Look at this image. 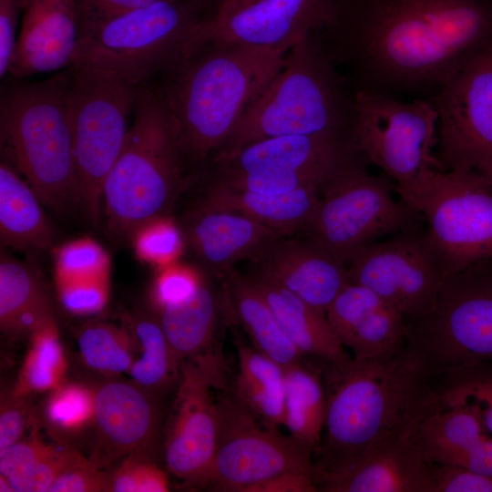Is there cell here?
I'll return each mask as SVG.
<instances>
[{
	"label": "cell",
	"mask_w": 492,
	"mask_h": 492,
	"mask_svg": "<svg viewBox=\"0 0 492 492\" xmlns=\"http://www.w3.org/2000/svg\"><path fill=\"white\" fill-rule=\"evenodd\" d=\"M218 442L205 487L246 492L251 486L285 472L313 477V452L278 427L263 424L227 387L218 393Z\"/></svg>",
	"instance_id": "cell-13"
},
{
	"label": "cell",
	"mask_w": 492,
	"mask_h": 492,
	"mask_svg": "<svg viewBox=\"0 0 492 492\" xmlns=\"http://www.w3.org/2000/svg\"><path fill=\"white\" fill-rule=\"evenodd\" d=\"M158 311L161 326L180 363L213 350L220 324L233 321L221 276L206 272L190 298Z\"/></svg>",
	"instance_id": "cell-25"
},
{
	"label": "cell",
	"mask_w": 492,
	"mask_h": 492,
	"mask_svg": "<svg viewBox=\"0 0 492 492\" xmlns=\"http://www.w3.org/2000/svg\"><path fill=\"white\" fill-rule=\"evenodd\" d=\"M70 71L67 107L77 201L97 224L103 185L124 145L139 86L77 67Z\"/></svg>",
	"instance_id": "cell-10"
},
{
	"label": "cell",
	"mask_w": 492,
	"mask_h": 492,
	"mask_svg": "<svg viewBox=\"0 0 492 492\" xmlns=\"http://www.w3.org/2000/svg\"><path fill=\"white\" fill-rule=\"evenodd\" d=\"M202 0H161L79 31L72 67L141 86L198 40Z\"/></svg>",
	"instance_id": "cell-7"
},
{
	"label": "cell",
	"mask_w": 492,
	"mask_h": 492,
	"mask_svg": "<svg viewBox=\"0 0 492 492\" xmlns=\"http://www.w3.org/2000/svg\"><path fill=\"white\" fill-rule=\"evenodd\" d=\"M79 31L161 0H75Z\"/></svg>",
	"instance_id": "cell-47"
},
{
	"label": "cell",
	"mask_w": 492,
	"mask_h": 492,
	"mask_svg": "<svg viewBox=\"0 0 492 492\" xmlns=\"http://www.w3.org/2000/svg\"><path fill=\"white\" fill-rule=\"evenodd\" d=\"M320 196L321 188L275 195L237 190L210 180L199 201L242 213L285 236H292L304 231Z\"/></svg>",
	"instance_id": "cell-28"
},
{
	"label": "cell",
	"mask_w": 492,
	"mask_h": 492,
	"mask_svg": "<svg viewBox=\"0 0 492 492\" xmlns=\"http://www.w3.org/2000/svg\"><path fill=\"white\" fill-rule=\"evenodd\" d=\"M476 170H477L486 179L492 189V161L481 165Z\"/></svg>",
	"instance_id": "cell-51"
},
{
	"label": "cell",
	"mask_w": 492,
	"mask_h": 492,
	"mask_svg": "<svg viewBox=\"0 0 492 492\" xmlns=\"http://www.w3.org/2000/svg\"><path fill=\"white\" fill-rule=\"evenodd\" d=\"M287 53L203 43L160 74L157 87L177 124L189 162L212 159L280 71Z\"/></svg>",
	"instance_id": "cell-3"
},
{
	"label": "cell",
	"mask_w": 492,
	"mask_h": 492,
	"mask_svg": "<svg viewBox=\"0 0 492 492\" xmlns=\"http://www.w3.org/2000/svg\"><path fill=\"white\" fill-rule=\"evenodd\" d=\"M110 492H167L169 479L158 466L137 455L127 456L108 474Z\"/></svg>",
	"instance_id": "cell-43"
},
{
	"label": "cell",
	"mask_w": 492,
	"mask_h": 492,
	"mask_svg": "<svg viewBox=\"0 0 492 492\" xmlns=\"http://www.w3.org/2000/svg\"><path fill=\"white\" fill-rule=\"evenodd\" d=\"M251 263L244 275L262 295L286 336L304 356L323 362L349 357L324 313Z\"/></svg>",
	"instance_id": "cell-26"
},
{
	"label": "cell",
	"mask_w": 492,
	"mask_h": 492,
	"mask_svg": "<svg viewBox=\"0 0 492 492\" xmlns=\"http://www.w3.org/2000/svg\"><path fill=\"white\" fill-rule=\"evenodd\" d=\"M130 239L137 258L157 269L179 261L187 248L182 229L171 215L148 220Z\"/></svg>",
	"instance_id": "cell-39"
},
{
	"label": "cell",
	"mask_w": 492,
	"mask_h": 492,
	"mask_svg": "<svg viewBox=\"0 0 492 492\" xmlns=\"http://www.w3.org/2000/svg\"><path fill=\"white\" fill-rule=\"evenodd\" d=\"M318 487L309 474L285 472L251 486L246 492H316Z\"/></svg>",
	"instance_id": "cell-50"
},
{
	"label": "cell",
	"mask_w": 492,
	"mask_h": 492,
	"mask_svg": "<svg viewBox=\"0 0 492 492\" xmlns=\"http://www.w3.org/2000/svg\"><path fill=\"white\" fill-rule=\"evenodd\" d=\"M429 492H492V476L433 463Z\"/></svg>",
	"instance_id": "cell-46"
},
{
	"label": "cell",
	"mask_w": 492,
	"mask_h": 492,
	"mask_svg": "<svg viewBox=\"0 0 492 492\" xmlns=\"http://www.w3.org/2000/svg\"><path fill=\"white\" fill-rule=\"evenodd\" d=\"M132 343L131 333L126 329L102 322L85 325L77 336L85 364L106 374L128 373L134 360Z\"/></svg>",
	"instance_id": "cell-37"
},
{
	"label": "cell",
	"mask_w": 492,
	"mask_h": 492,
	"mask_svg": "<svg viewBox=\"0 0 492 492\" xmlns=\"http://www.w3.org/2000/svg\"><path fill=\"white\" fill-rule=\"evenodd\" d=\"M354 150L346 137L289 135L252 142L213 164L221 172L310 174L326 180Z\"/></svg>",
	"instance_id": "cell-23"
},
{
	"label": "cell",
	"mask_w": 492,
	"mask_h": 492,
	"mask_svg": "<svg viewBox=\"0 0 492 492\" xmlns=\"http://www.w3.org/2000/svg\"><path fill=\"white\" fill-rule=\"evenodd\" d=\"M77 455L33 436L0 453V475L15 492H48L59 473Z\"/></svg>",
	"instance_id": "cell-33"
},
{
	"label": "cell",
	"mask_w": 492,
	"mask_h": 492,
	"mask_svg": "<svg viewBox=\"0 0 492 492\" xmlns=\"http://www.w3.org/2000/svg\"><path fill=\"white\" fill-rule=\"evenodd\" d=\"M130 333L140 355L134 359L128 374L144 390L165 388L179 377L181 363L175 355L159 317L138 313L129 319Z\"/></svg>",
	"instance_id": "cell-34"
},
{
	"label": "cell",
	"mask_w": 492,
	"mask_h": 492,
	"mask_svg": "<svg viewBox=\"0 0 492 492\" xmlns=\"http://www.w3.org/2000/svg\"><path fill=\"white\" fill-rule=\"evenodd\" d=\"M325 315L343 347L357 359L389 354L407 342L405 316L372 290L354 282L337 295Z\"/></svg>",
	"instance_id": "cell-22"
},
{
	"label": "cell",
	"mask_w": 492,
	"mask_h": 492,
	"mask_svg": "<svg viewBox=\"0 0 492 492\" xmlns=\"http://www.w3.org/2000/svg\"><path fill=\"white\" fill-rule=\"evenodd\" d=\"M54 270L56 282L109 278L110 258L98 242L80 238L56 250Z\"/></svg>",
	"instance_id": "cell-40"
},
{
	"label": "cell",
	"mask_w": 492,
	"mask_h": 492,
	"mask_svg": "<svg viewBox=\"0 0 492 492\" xmlns=\"http://www.w3.org/2000/svg\"><path fill=\"white\" fill-rule=\"evenodd\" d=\"M233 394L265 425H283L285 368L251 344L237 349Z\"/></svg>",
	"instance_id": "cell-31"
},
{
	"label": "cell",
	"mask_w": 492,
	"mask_h": 492,
	"mask_svg": "<svg viewBox=\"0 0 492 492\" xmlns=\"http://www.w3.org/2000/svg\"><path fill=\"white\" fill-rule=\"evenodd\" d=\"M407 325L437 371L492 361V259L446 276L432 309Z\"/></svg>",
	"instance_id": "cell-12"
},
{
	"label": "cell",
	"mask_w": 492,
	"mask_h": 492,
	"mask_svg": "<svg viewBox=\"0 0 492 492\" xmlns=\"http://www.w3.org/2000/svg\"><path fill=\"white\" fill-rule=\"evenodd\" d=\"M187 163L177 124L158 87L139 86L133 121L103 185L109 233L131 238L148 220L171 215Z\"/></svg>",
	"instance_id": "cell-5"
},
{
	"label": "cell",
	"mask_w": 492,
	"mask_h": 492,
	"mask_svg": "<svg viewBox=\"0 0 492 492\" xmlns=\"http://www.w3.org/2000/svg\"><path fill=\"white\" fill-rule=\"evenodd\" d=\"M42 201L19 172L6 161L0 165V238L16 250H44L52 245L54 230Z\"/></svg>",
	"instance_id": "cell-29"
},
{
	"label": "cell",
	"mask_w": 492,
	"mask_h": 492,
	"mask_svg": "<svg viewBox=\"0 0 492 492\" xmlns=\"http://www.w3.org/2000/svg\"><path fill=\"white\" fill-rule=\"evenodd\" d=\"M416 436L430 462L492 476V435L467 411L438 408L421 423Z\"/></svg>",
	"instance_id": "cell-27"
},
{
	"label": "cell",
	"mask_w": 492,
	"mask_h": 492,
	"mask_svg": "<svg viewBox=\"0 0 492 492\" xmlns=\"http://www.w3.org/2000/svg\"><path fill=\"white\" fill-rule=\"evenodd\" d=\"M426 99L438 115L436 154L446 170L492 161V47Z\"/></svg>",
	"instance_id": "cell-15"
},
{
	"label": "cell",
	"mask_w": 492,
	"mask_h": 492,
	"mask_svg": "<svg viewBox=\"0 0 492 492\" xmlns=\"http://www.w3.org/2000/svg\"><path fill=\"white\" fill-rule=\"evenodd\" d=\"M78 39L75 0H24L9 75L22 78L71 67Z\"/></svg>",
	"instance_id": "cell-21"
},
{
	"label": "cell",
	"mask_w": 492,
	"mask_h": 492,
	"mask_svg": "<svg viewBox=\"0 0 492 492\" xmlns=\"http://www.w3.org/2000/svg\"><path fill=\"white\" fill-rule=\"evenodd\" d=\"M179 223L200 268L214 276L241 261L260 260L276 241L286 237L242 213L200 201Z\"/></svg>",
	"instance_id": "cell-18"
},
{
	"label": "cell",
	"mask_w": 492,
	"mask_h": 492,
	"mask_svg": "<svg viewBox=\"0 0 492 492\" xmlns=\"http://www.w3.org/2000/svg\"><path fill=\"white\" fill-rule=\"evenodd\" d=\"M0 491L1 492H15L12 486L10 485V483L8 482V480L0 475Z\"/></svg>",
	"instance_id": "cell-52"
},
{
	"label": "cell",
	"mask_w": 492,
	"mask_h": 492,
	"mask_svg": "<svg viewBox=\"0 0 492 492\" xmlns=\"http://www.w3.org/2000/svg\"><path fill=\"white\" fill-rule=\"evenodd\" d=\"M435 391L440 408L467 411L492 435V361L438 371Z\"/></svg>",
	"instance_id": "cell-35"
},
{
	"label": "cell",
	"mask_w": 492,
	"mask_h": 492,
	"mask_svg": "<svg viewBox=\"0 0 492 492\" xmlns=\"http://www.w3.org/2000/svg\"><path fill=\"white\" fill-rule=\"evenodd\" d=\"M96 444L90 461L99 468L137 454L153 441L157 408L133 382L110 381L95 391Z\"/></svg>",
	"instance_id": "cell-20"
},
{
	"label": "cell",
	"mask_w": 492,
	"mask_h": 492,
	"mask_svg": "<svg viewBox=\"0 0 492 492\" xmlns=\"http://www.w3.org/2000/svg\"><path fill=\"white\" fill-rule=\"evenodd\" d=\"M108 474L78 454L56 477L48 492L108 490Z\"/></svg>",
	"instance_id": "cell-45"
},
{
	"label": "cell",
	"mask_w": 492,
	"mask_h": 492,
	"mask_svg": "<svg viewBox=\"0 0 492 492\" xmlns=\"http://www.w3.org/2000/svg\"><path fill=\"white\" fill-rule=\"evenodd\" d=\"M206 5H210V6L216 3L219 0H202Z\"/></svg>",
	"instance_id": "cell-53"
},
{
	"label": "cell",
	"mask_w": 492,
	"mask_h": 492,
	"mask_svg": "<svg viewBox=\"0 0 492 492\" xmlns=\"http://www.w3.org/2000/svg\"><path fill=\"white\" fill-rule=\"evenodd\" d=\"M285 368L283 425L313 453L320 446L326 412L322 369L302 359Z\"/></svg>",
	"instance_id": "cell-32"
},
{
	"label": "cell",
	"mask_w": 492,
	"mask_h": 492,
	"mask_svg": "<svg viewBox=\"0 0 492 492\" xmlns=\"http://www.w3.org/2000/svg\"><path fill=\"white\" fill-rule=\"evenodd\" d=\"M351 282L364 286L393 304L407 323L433 307L446 277L415 228L377 241L347 264Z\"/></svg>",
	"instance_id": "cell-16"
},
{
	"label": "cell",
	"mask_w": 492,
	"mask_h": 492,
	"mask_svg": "<svg viewBox=\"0 0 492 492\" xmlns=\"http://www.w3.org/2000/svg\"><path fill=\"white\" fill-rule=\"evenodd\" d=\"M164 442L169 471L205 487L219 436L218 393L226 388L223 356L210 350L181 363Z\"/></svg>",
	"instance_id": "cell-14"
},
{
	"label": "cell",
	"mask_w": 492,
	"mask_h": 492,
	"mask_svg": "<svg viewBox=\"0 0 492 492\" xmlns=\"http://www.w3.org/2000/svg\"><path fill=\"white\" fill-rule=\"evenodd\" d=\"M354 111V149L395 182L402 200L446 170L436 154L438 115L428 99L356 91Z\"/></svg>",
	"instance_id": "cell-9"
},
{
	"label": "cell",
	"mask_w": 492,
	"mask_h": 492,
	"mask_svg": "<svg viewBox=\"0 0 492 492\" xmlns=\"http://www.w3.org/2000/svg\"><path fill=\"white\" fill-rule=\"evenodd\" d=\"M205 277L200 268L179 261L157 269L151 288V299L159 310L190 298L200 287Z\"/></svg>",
	"instance_id": "cell-42"
},
{
	"label": "cell",
	"mask_w": 492,
	"mask_h": 492,
	"mask_svg": "<svg viewBox=\"0 0 492 492\" xmlns=\"http://www.w3.org/2000/svg\"><path fill=\"white\" fill-rule=\"evenodd\" d=\"M321 363L326 412L313 467L317 487L377 440L417 434L421 423L440 408L435 391L438 371L408 341L383 356Z\"/></svg>",
	"instance_id": "cell-2"
},
{
	"label": "cell",
	"mask_w": 492,
	"mask_h": 492,
	"mask_svg": "<svg viewBox=\"0 0 492 492\" xmlns=\"http://www.w3.org/2000/svg\"><path fill=\"white\" fill-rule=\"evenodd\" d=\"M62 306L70 313L90 315L102 311L109 292V278L56 282Z\"/></svg>",
	"instance_id": "cell-44"
},
{
	"label": "cell",
	"mask_w": 492,
	"mask_h": 492,
	"mask_svg": "<svg viewBox=\"0 0 492 492\" xmlns=\"http://www.w3.org/2000/svg\"><path fill=\"white\" fill-rule=\"evenodd\" d=\"M27 396L13 392L2 395L0 406V453L22 439L27 424L29 408Z\"/></svg>",
	"instance_id": "cell-48"
},
{
	"label": "cell",
	"mask_w": 492,
	"mask_h": 492,
	"mask_svg": "<svg viewBox=\"0 0 492 492\" xmlns=\"http://www.w3.org/2000/svg\"><path fill=\"white\" fill-rule=\"evenodd\" d=\"M95 392L77 384H62L46 404L47 420L56 428L77 432L94 421Z\"/></svg>",
	"instance_id": "cell-41"
},
{
	"label": "cell",
	"mask_w": 492,
	"mask_h": 492,
	"mask_svg": "<svg viewBox=\"0 0 492 492\" xmlns=\"http://www.w3.org/2000/svg\"><path fill=\"white\" fill-rule=\"evenodd\" d=\"M24 0H0V76L9 74L18 38Z\"/></svg>",
	"instance_id": "cell-49"
},
{
	"label": "cell",
	"mask_w": 492,
	"mask_h": 492,
	"mask_svg": "<svg viewBox=\"0 0 492 492\" xmlns=\"http://www.w3.org/2000/svg\"><path fill=\"white\" fill-rule=\"evenodd\" d=\"M417 434H392L372 444L347 469L323 481L326 492H429L433 463Z\"/></svg>",
	"instance_id": "cell-19"
},
{
	"label": "cell",
	"mask_w": 492,
	"mask_h": 492,
	"mask_svg": "<svg viewBox=\"0 0 492 492\" xmlns=\"http://www.w3.org/2000/svg\"><path fill=\"white\" fill-rule=\"evenodd\" d=\"M51 307L36 275L26 265L1 254L0 260V326L7 333L23 313Z\"/></svg>",
	"instance_id": "cell-38"
},
{
	"label": "cell",
	"mask_w": 492,
	"mask_h": 492,
	"mask_svg": "<svg viewBox=\"0 0 492 492\" xmlns=\"http://www.w3.org/2000/svg\"><path fill=\"white\" fill-rule=\"evenodd\" d=\"M321 30L355 92L422 98L492 47V9L483 0H332Z\"/></svg>",
	"instance_id": "cell-1"
},
{
	"label": "cell",
	"mask_w": 492,
	"mask_h": 492,
	"mask_svg": "<svg viewBox=\"0 0 492 492\" xmlns=\"http://www.w3.org/2000/svg\"><path fill=\"white\" fill-rule=\"evenodd\" d=\"M70 76L69 67L41 81L6 87L0 103L4 160L24 176L43 205L61 214L77 204Z\"/></svg>",
	"instance_id": "cell-6"
},
{
	"label": "cell",
	"mask_w": 492,
	"mask_h": 492,
	"mask_svg": "<svg viewBox=\"0 0 492 492\" xmlns=\"http://www.w3.org/2000/svg\"><path fill=\"white\" fill-rule=\"evenodd\" d=\"M220 276L228 292L233 321L243 328L253 347L283 367L304 358L244 273L233 268Z\"/></svg>",
	"instance_id": "cell-30"
},
{
	"label": "cell",
	"mask_w": 492,
	"mask_h": 492,
	"mask_svg": "<svg viewBox=\"0 0 492 492\" xmlns=\"http://www.w3.org/2000/svg\"><path fill=\"white\" fill-rule=\"evenodd\" d=\"M366 164L356 150L338 164L302 232L346 265L379 239L415 228L419 217L394 197L390 179L371 174Z\"/></svg>",
	"instance_id": "cell-8"
},
{
	"label": "cell",
	"mask_w": 492,
	"mask_h": 492,
	"mask_svg": "<svg viewBox=\"0 0 492 492\" xmlns=\"http://www.w3.org/2000/svg\"><path fill=\"white\" fill-rule=\"evenodd\" d=\"M332 0H219L196 46L226 43L288 52L328 20Z\"/></svg>",
	"instance_id": "cell-17"
},
{
	"label": "cell",
	"mask_w": 492,
	"mask_h": 492,
	"mask_svg": "<svg viewBox=\"0 0 492 492\" xmlns=\"http://www.w3.org/2000/svg\"><path fill=\"white\" fill-rule=\"evenodd\" d=\"M403 201L425 222V242L446 276L492 259V189L477 170L437 171Z\"/></svg>",
	"instance_id": "cell-11"
},
{
	"label": "cell",
	"mask_w": 492,
	"mask_h": 492,
	"mask_svg": "<svg viewBox=\"0 0 492 492\" xmlns=\"http://www.w3.org/2000/svg\"><path fill=\"white\" fill-rule=\"evenodd\" d=\"M30 344L17 383L12 391L28 396L35 392L53 391L63 383L67 361L54 317L30 334Z\"/></svg>",
	"instance_id": "cell-36"
},
{
	"label": "cell",
	"mask_w": 492,
	"mask_h": 492,
	"mask_svg": "<svg viewBox=\"0 0 492 492\" xmlns=\"http://www.w3.org/2000/svg\"><path fill=\"white\" fill-rule=\"evenodd\" d=\"M253 263L324 314L351 283L347 265L305 237L279 239Z\"/></svg>",
	"instance_id": "cell-24"
},
{
	"label": "cell",
	"mask_w": 492,
	"mask_h": 492,
	"mask_svg": "<svg viewBox=\"0 0 492 492\" xmlns=\"http://www.w3.org/2000/svg\"><path fill=\"white\" fill-rule=\"evenodd\" d=\"M355 91L313 32L294 45L283 66L253 100L234 131L212 157L226 159L243 147L289 135L351 138Z\"/></svg>",
	"instance_id": "cell-4"
}]
</instances>
